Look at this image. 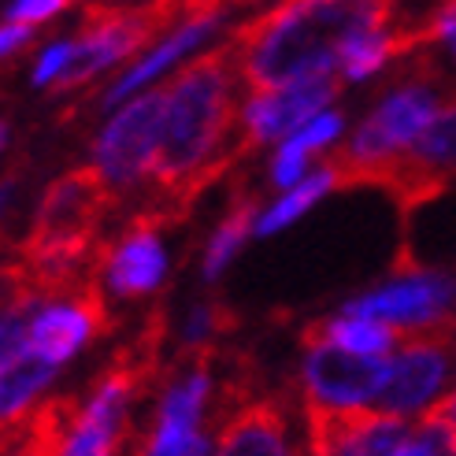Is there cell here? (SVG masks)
Here are the masks:
<instances>
[{
  "instance_id": "1",
  "label": "cell",
  "mask_w": 456,
  "mask_h": 456,
  "mask_svg": "<svg viewBox=\"0 0 456 456\" xmlns=\"http://www.w3.org/2000/svg\"><path fill=\"white\" fill-rule=\"evenodd\" d=\"M238 56L234 41L197 56L164 86V130H159L152 182L171 197L182 212L186 204L208 186V182L238 159V145L223 149L226 134L234 126V86Z\"/></svg>"
},
{
  "instance_id": "2",
  "label": "cell",
  "mask_w": 456,
  "mask_h": 456,
  "mask_svg": "<svg viewBox=\"0 0 456 456\" xmlns=\"http://www.w3.org/2000/svg\"><path fill=\"white\" fill-rule=\"evenodd\" d=\"M386 8L390 0H279L234 37L241 86L256 94L338 67L341 45L368 27H382Z\"/></svg>"
},
{
  "instance_id": "3",
  "label": "cell",
  "mask_w": 456,
  "mask_h": 456,
  "mask_svg": "<svg viewBox=\"0 0 456 456\" xmlns=\"http://www.w3.org/2000/svg\"><path fill=\"white\" fill-rule=\"evenodd\" d=\"M449 94L452 89L445 86L438 63L430 56L408 63L394 78V86L382 89L371 116L356 126V134L338 149V156H330L341 186H379L386 167L423 138V130L438 116Z\"/></svg>"
},
{
  "instance_id": "4",
  "label": "cell",
  "mask_w": 456,
  "mask_h": 456,
  "mask_svg": "<svg viewBox=\"0 0 456 456\" xmlns=\"http://www.w3.org/2000/svg\"><path fill=\"white\" fill-rule=\"evenodd\" d=\"M182 8H186V0H156V4L145 8L89 4L82 30L71 41V60H67L63 75L49 89L53 94H71V89L111 71L116 63L134 60L149 41L164 34V27Z\"/></svg>"
},
{
  "instance_id": "5",
  "label": "cell",
  "mask_w": 456,
  "mask_h": 456,
  "mask_svg": "<svg viewBox=\"0 0 456 456\" xmlns=\"http://www.w3.org/2000/svg\"><path fill=\"white\" fill-rule=\"evenodd\" d=\"M456 375V315H445L435 327L404 330L390 360V379L379 404L397 416H419L442 397Z\"/></svg>"
},
{
  "instance_id": "6",
  "label": "cell",
  "mask_w": 456,
  "mask_h": 456,
  "mask_svg": "<svg viewBox=\"0 0 456 456\" xmlns=\"http://www.w3.org/2000/svg\"><path fill=\"white\" fill-rule=\"evenodd\" d=\"M159 130H164V89L123 101L116 116L104 123L94 142V167L116 193L152 178Z\"/></svg>"
},
{
  "instance_id": "7",
  "label": "cell",
  "mask_w": 456,
  "mask_h": 456,
  "mask_svg": "<svg viewBox=\"0 0 456 456\" xmlns=\"http://www.w3.org/2000/svg\"><path fill=\"white\" fill-rule=\"evenodd\" d=\"M338 94H341V75H334V67L308 71L271 89H256L241 108V138H238L241 156L248 149L289 138L293 130L305 126L315 111H323Z\"/></svg>"
},
{
  "instance_id": "8",
  "label": "cell",
  "mask_w": 456,
  "mask_h": 456,
  "mask_svg": "<svg viewBox=\"0 0 456 456\" xmlns=\"http://www.w3.org/2000/svg\"><path fill=\"white\" fill-rule=\"evenodd\" d=\"M104 327L108 312L101 289L94 279H82L75 289L53 293V297H45L41 308L30 312L27 346L60 368V363L75 360Z\"/></svg>"
},
{
  "instance_id": "9",
  "label": "cell",
  "mask_w": 456,
  "mask_h": 456,
  "mask_svg": "<svg viewBox=\"0 0 456 456\" xmlns=\"http://www.w3.org/2000/svg\"><path fill=\"white\" fill-rule=\"evenodd\" d=\"M452 301H456V286L449 275L427 271V267H408L394 282L346 301V312L382 319V323H390L397 330H419L452 315Z\"/></svg>"
},
{
  "instance_id": "10",
  "label": "cell",
  "mask_w": 456,
  "mask_h": 456,
  "mask_svg": "<svg viewBox=\"0 0 456 456\" xmlns=\"http://www.w3.org/2000/svg\"><path fill=\"white\" fill-rule=\"evenodd\" d=\"M386 379H390V360L386 356L349 353V349L330 346V341L305 346V363H301L305 401L334 404V408L371 404L382 397Z\"/></svg>"
},
{
  "instance_id": "11",
  "label": "cell",
  "mask_w": 456,
  "mask_h": 456,
  "mask_svg": "<svg viewBox=\"0 0 456 456\" xmlns=\"http://www.w3.org/2000/svg\"><path fill=\"white\" fill-rule=\"evenodd\" d=\"M94 267H101L104 286L123 301H138L156 293L167 279V253L156 223L134 219L130 231L116 245L94 248Z\"/></svg>"
},
{
  "instance_id": "12",
  "label": "cell",
  "mask_w": 456,
  "mask_h": 456,
  "mask_svg": "<svg viewBox=\"0 0 456 456\" xmlns=\"http://www.w3.org/2000/svg\"><path fill=\"white\" fill-rule=\"evenodd\" d=\"M223 8H226V4H197V8H186V22H182L178 30H171L164 41H156L142 60H134L126 71L104 89L101 108H104V111H108V108H119V104L130 101L134 94H142V89H145L152 78H159L164 71H171V67H175L182 56H190L204 37H212V34L219 30Z\"/></svg>"
},
{
  "instance_id": "13",
  "label": "cell",
  "mask_w": 456,
  "mask_h": 456,
  "mask_svg": "<svg viewBox=\"0 0 456 456\" xmlns=\"http://www.w3.org/2000/svg\"><path fill=\"white\" fill-rule=\"evenodd\" d=\"M53 379H56V363L34 353L30 346L0 368V445H8L15 430L27 423L37 397L49 390Z\"/></svg>"
},
{
  "instance_id": "14",
  "label": "cell",
  "mask_w": 456,
  "mask_h": 456,
  "mask_svg": "<svg viewBox=\"0 0 456 456\" xmlns=\"http://www.w3.org/2000/svg\"><path fill=\"white\" fill-rule=\"evenodd\" d=\"M216 452L223 456H286L289 423L275 401L241 404L231 423L216 435Z\"/></svg>"
},
{
  "instance_id": "15",
  "label": "cell",
  "mask_w": 456,
  "mask_h": 456,
  "mask_svg": "<svg viewBox=\"0 0 456 456\" xmlns=\"http://www.w3.org/2000/svg\"><path fill=\"white\" fill-rule=\"evenodd\" d=\"M315 341H330L338 349L349 353H368V356H390L401 341V330L382 323V319H368V315H353L341 312L323 323H312L301 330V346H315Z\"/></svg>"
},
{
  "instance_id": "16",
  "label": "cell",
  "mask_w": 456,
  "mask_h": 456,
  "mask_svg": "<svg viewBox=\"0 0 456 456\" xmlns=\"http://www.w3.org/2000/svg\"><path fill=\"white\" fill-rule=\"evenodd\" d=\"M197 353L193 368L182 371L167 382L164 397H159V408H156V419H175V423H200L204 408H208V397H212V371H208V346L200 349H190Z\"/></svg>"
},
{
  "instance_id": "17",
  "label": "cell",
  "mask_w": 456,
  "mask_h": 456,
  "mask_svg": "<svg viewBox=\"0 0 456 456\" xmlns=\"http://www.w3.org/2000/svg\"><path fill=\"white\" fill-rule=\"evenodd\" d=\"M341 186V178H338V167L327 164L319 167V171H312V175H305L301 182H293V186L271 204V208H264L260 216H256V234L260 238H267V234H275V231H282V226H289V223H297L315 200H323L330 190H338Z\"/></svg>"
},
{
  "instance_id": "18",
  "label": "cell",
  "mask_w": 456,
  "mask_h": 456,
  "mask_svg": "<svg viewBox=\"0 0 456 456\" xmlns=\"http://www.w3.org/2000/svg\"><path fill=\"white\" fill-rule=\"evenodd\" d=\"M256 212H260L256 197H238L231 204V212H226V219L216 226L208 248H204V267L200 271H204V279H208V282H216L226 271V264L241 253L245 238L256 231Z\"/></svg>"
},
{
  "instance_id": "19",
  "label": "cell",
  "mask_w": 456,
  "mask_h": 456,
  "mask_svg": "<svg viewBox=\"0 0 456 456\" xmlns=\"http://www.w3.org/2000/svg\"><path fill=\"white\" fill-rule=\"evenodd\" d=\"M397 456H456V419L442 404H430L416 427H408V438Z\"/></svg>"
},
{
  "instance_id": "20",
  "label": "cell",
  "mask_w": 456,
  "mask_h": 456,
  "mask_svg": "<svg viewBox=\"0 0 456 456\" xmlns=\"http://www.w3.org/2000/svg\"><path fill=\"white\" fill-rule=\"evenodd\" d=\"M142 452H152V456H200V452H216V438L200 435L193 423L159 419L152 427V435L142 442Z\"/></svg>"
},
{
  "instance_id": "21",
  "label": "cell",
  "mask_w": 456,
  "mask_h": 456,
  "mask_svg": "<svg viewBox=\"0 0 456 456\" xmlns=\"http://www.w3.org/2000/svg\"><path fill=\"white\" fill-rule=\"evenodd\" d=\"M341 130H346V111H338V108L330 111V108H323V111H315V116H312L305 126L293 130L289 138H282L279 149L297 152V156H312V152H319V149L334 145Z\"/></svg>"
},
{
  "instance_id": "22",
  "label": "cell",
  "mask_w": 456,
  "mask_h": 456,
  "mask_svg": "<svg viewBox=\"0 0 456 456\" xmlns=\"http://www.w3.org/2000/svg\"><path fill=\"white\" fill-rule=\"evenodd\" d=\"M234 319L226 315V308L223 305H197L193 312H190V319H186V327H182V346L186 349H200V346H208V341L219 334V330H226Z\"/></svg>"
},
{
  "instance_id": "23",
  "label": "cell",
  "mask_w": 456,
  "mask_h": 456,
  "mask_svg": "<svg viewBox=\"0 0 456 456\" xmlns=\"http://www.w3.org/2000/svg\"><path fill=\"white\" fill-rule=\"evenodd\" d=\"M67 60H71V41H56L49 45L41 56H37V67H34V86H53L60 75H63V67Z\"/></svg>"
},
{
  "instance_id": "24",
  "label": "cell",
  "mask_w": 456,
  "mask_h": 456,
  "mask_svg": "<svg viewBox=\"0 0 456 456\" xmlns=\"http://www.w3.org/2000/svg\"><path fill=\"white\" fill-rule=\"evenodd\" d=\"M71 0H12L8 8V19H19V22H49L53 15H60Z\"/></svg>"
},
{
  "instance_id": "25",
  "label": "cell",
  "mask_w": 456,
  "mask_h": 456,
  "mask_svg": "<svg viewBox=\"0 0 456 456\" xmlns=\"http://www.w3.org/2000/svg\"><path fill=\"white\" fill-rule=\"evenodd\" d=\"M308 175V156H297V152H286L279 149L275 159H271V182L282 190H289L293 182H301Z\"/></svg>"
},
{
  "instance_id": "26",
  "label": "cell",
  "mask_w": 456,
  "mask_h": 456,
  "mask_svg": "<svg viewBox=\"0 0 456 456\" xmlns=\"http://www.w3.org/2000/svg\"><path fill=\"white\" fill-rule=\"evenodd\" d=\"M30 37H34V22H19V19L0 22V63H8L19 49H27Z\"/></svg>"
},
{
  "instance_id": "27",
  "label": "cell",
  "mask_w": 456,
  "mask_h": 456,
  "mask_svg": "<svg viewBox=\"0 0 456 456\" xmlns=\"http://www.w3.org/2000/svg\"><path fill=\"white\" fill-rule=\"evenodd\" d=\"M438 41H445L449 53L456 56V0H449L438 15Z\"/></svg>"
},
{
  "instance_id": "28",
  "label": "cell",
  "mask_w": 456,
  "mask_h": 456,
  "mask_svg": "<svg viewBox=\"0 0 456 456\" xmlns=\"http://www.w3.org/2000/svg\"><path fill=\"white\" fill-rule=\"evenodd\" d=\"M435 404H442V408H445V412H449V416H452V419H456V390H452V394H449V397H438V401H435Z\"/></svg>"
},
{
  "instance_id": "29",
  "label": "cell",
  "mask_w": 456,
  "mask_h": 456,
  "mask_svg": "<svg viewBox=\"0 0 456 456\" xmlns=\"http://www.w3.org/2000/svg\"><path fill=\"white\" fill-rule=\"evenodd\" d=\"M4 145H8V123L0 119V152H4Z\"/></svg>"
},
{
  "instance_id": "30",
  "label": "cell",
  "mask_w": 456,
  "mask_h": 456,
  "mask_svg": "<svg viewBox=\"0 0 456 456\" xmlns=\"http://www.w3.org/2000/svg\"><path fill=\"white\" fill-rule=\"evenodd\" d=\"M108 4H116V0H108Z\"/></svg>"
}]
</instances>
